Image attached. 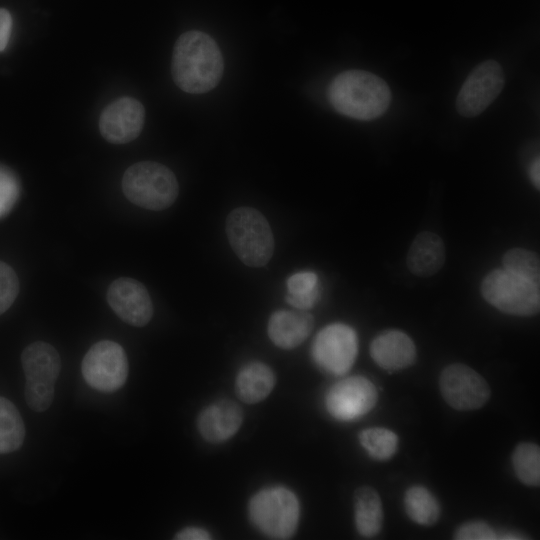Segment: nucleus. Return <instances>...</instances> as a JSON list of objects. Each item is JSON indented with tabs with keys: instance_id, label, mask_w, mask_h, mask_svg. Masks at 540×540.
<instances>
[{
	"instance_id": "17",
	"label": "nucleus",
	"mask_w": 540,
	"mask_h": 540,
	"mask_svg": "<svg viewBox=\"0 0 540 540\" xmlns=\"http://www.w3.org/2000/svg\"><path fill=\"white\" fill-rule=\"evenodd\" d=\"M313 326L314 318L305 310H277L269 318L267 332L274 345L290 350L308 338Z\"/></svg>"
},
{
	"instance_id": "28",
	"label": "nucleus",
	"mask_w": 540,
	"mask_h": 540,
	"mask_svg": "<svg viewBox=\"0 0 540 540\" xmlns=\"http://www.w3.org/2000/svg\"><path fill=\"white\" fill-rule=\"evenodd\" d=\"M21 192V185L16 173L0 163V219L10 213Z\"/></svg>"
},
{
	"instance_id": "23",
	"label": "nucleus",
	"mask_w": 540,
	"mask_h": 540,
	"mask_svg": "<svg viewBox=\"0 0 540 540\" xmlns=\"http://www.w3.org/2000/svg\"><path fill=\"white\" fill-rule=\"evenodd\" d=\"M287 302L296 309L308 310L319 299V283L316 273L301 271L291 275L286 282Z\"/></svg>"
},
{
	"instance_id": "29",
	"label": "nucleus",
	"mask_w": 540,
	"mask_h": 540,
	"mask_svg": "<svg viewBox=\"0 0 540 540\" xmlns=\"http://www.w3.org/2000/svg\"><path fill=\"white\" fill-rule=\"evenodd\" d=\"M19 293V280L15 271L0 261V315L7 311Z\"/></svg>"
},
{
	"instance_id": "12",
	"label": "nucleus",
	"mask_w": 540,
	"mask_h": 540,
	"mask_svg": "<svg viewBox=\"0 0 540 540\" xmlns=\"http://www.w3.org/2000/svg\"><path fill=\"white\" fill-rule=\"evenodd\" d=\"M505 83L502 66L495 60L477 65L463 83L457 98L456 109L461 116L475 117L496 100Z\"/></svg>"
},
{
	"instance_id": "4",
	"label": "nucleus",
	"mask_w": 540,
	"mask_h": 540,
	"mask_svg": "<svg viewBox=\"0 0 540 540\" xmlns=\"http://www.w3.org/2000/svg\"><path fill=\"white\" fill-rule=\"evenodd\" d=\"M231 248L250 267H262L274 252V238L266 218L256 209L239 207L226 220Z\"/></svg>"
},
{
	"instance_id": "30",
	"label": "nucleus",
	"mask_w": 540,
	"mask_h": 540,
	"mask_svg": "<svg viewBox=\"0 0 540 540\" xmlns=\"http://www.w3.org/2000/svg\"><path fill=\"white\" fill-rule=\"evenodd\" d=\"M12 31V16L5 8H0V52L4 51L9 43Z\"/></svg>"
},
{
	"instance_id": "10",
	"label": "nucleus",
	"mask_w": 540,
	"mask_h": 540,
	"mask_svg": "<svg viewBox=\"0 0 540 540\" xmlns=\"http://www.w3.org/2000/svg\"><path fill=\"white\" fill-rule=\"evenodd\" d=\"M378 391L364 376H350L333 384L325 393L327 413L339 422L356 421L367 415L377 404Z\"/></svg>"
},
{
	"instance_id": "18",
	"label": "nucleus",
	"mask_w": 540,
	"mask_h": 540,
	"mask_svg": "<svg viewBox=\"0 0 540 540\" xmlns=\"http://www.w3.org/2000/svg\"><path fill=\"white\" fill-rule=\"evenodd\" d=\"M446 250L443 240L436 233L420 232L412 241L407 253V266L419 277H430L444 265Z\"/></svg>"
},
{
	"instance_id": "31",
	"label": "nucleus",
	"mask_w": 540,
	"mask_h": 540,
	"mask_svg": "<svg viewBox=\"0 0 540 540\" xmlns=\"http://www.w3.org/2000/svg\"><path fill=\"white\" fill-rule=\"evenodd\" d=\"M174 539L177 540H209L211 534L201 527H186L176 533Z\"/></svg>"
},
{
	"instance_id": "24",
	"label": "nucleus",
	"mask_w": 540,
	"mask_h": 540,
	"mask_svg": "<svg viewBox=\"0 0 540 540\" xmlns=\"http://www.w3.org/2000/svg\"><path fill=\"white\" fill-rule=\"evenodd\" d=\"M358 440L367 455L377 461L391 459L398 450V435L385 427H370L362 430Z\"/></svg>"
},
{
	"instance_id": "3",
	"label": "nucleus",
	"mask_w": 540,
	"mask_h": 540,
	"mask_svg": "<svg viewBox=\"0 0 540 540\" xmlns=\"http://www.w3.org/2000/svg\"><path fill=\"white\" fill-rule=\"evenodd\" d=\"M300 502L284 486H270L257 491L249 500L248 517L253 526L271 539H289L298 528Z\"/></svg>"
},
{
	"instance_id": "15",
	"label": "nucleus",
	"mask_w": 540,
	"mask_h": 540,
	"mask_svg": "<svg viewBox=\"0 0 540 540\" xmlns=\"http://www.w3.org/2000/svg\"><path fill=\"white\" fill-rule=\"evenodd\" d=\"M243 423L240 406L229 399H220L204 407L197 417V429L202 438L212 444L231 439Z\"/></svg>"
},
{
	"instance_id": "14",
	"label": "nucleus",
	"mask_w": 540,
	"mask_h": 540,
	"mask_svg": "<svg viewBox=\"0 0 540 540\" xmlns=\"http://www.w3.org/2000/svg\"><path fill=\"white\" fill-rule=\"evenodd\" d=\"M107 301L124 322L142 327L153 315V304L145 286L133 278L114 280L107 290Z\"/></svg>"
},
{
	"instance_id": "21",
	"label": "nucleus",
	"mask_w": 540,
	"mask_h": 540,
	"mask_svg": "<svg viewBox=\"0 0 540 540\" xmlns=\"http://www.w3.org/2000/svg\"><path fill=\"white\" fill-rule=\"evenodd\" d=\"M407 516L421 526H432L440 518L441 506L436 496L423 485H412L403 498Z\"/></svg>"
},
{
	"instance_id": "26",
	"label": "nucleus",
	"mask_w": 540,
	"mask_h": 540,
	"mask_svg": "<svg viewBox=\"0 0 540 540\" xmlns=\"http://www.w3.org/2000/svg\"><path fill=\"white\" fill-rule=\"evenodd\" d=\"M503 268L529 281L539 283L540 261L536 253L524 248H512L502 258Z\"/></svg>"
},
{
	"instance_id": "7",
	"label": "nucleus",
	"mask_w": 540,
	"mask_h": 540,
	"mask_svg": "<svg viewBox=\"0 0 540 540\" xmlns=\"http://www.w3.org/2000/svg\"><path fill=\"white\" fill-rule=\"evenodd\" d=\"M483 298L499 311L515 316H532L540 309V288L506 269H494L481 283Z\"/></svg>"
},
{
	"instance_id": "27",
	"label": "nucleus",
	"mask_w": 540,
	"mask_h": 540,
	"mask_svg": "<svg viewBox=\"0 0 540 540\" xmlns=\"http://www.w3.org/2000/svg\"><path fill=\"white\" fill-rule=\"evenodd\" d=\"M457 540H495L523 539L521 534L514 532H499L482 521H470L462 524L455 532Z\"/></svg>"
},
{
	"instance_id": "8",
	"label": "nucleus",
	"mask_w": 540,
	"mask_h": 540,
	"mask_svg": "<svg viewBox=\"0 0 540 540\" xmlns=\"http://www.w3.org/2000/svg\"><path fill=\"white\" fill-rule=\"evenodd\" d=\"M357 354V334L344 323H332L322 328L311 347V356L317 367L337 376L351 369Z\"/></svg>"
},
{
	"instance_id": "9",
	"label": "nucleus",
	"mask_w": 540,
	"mask_h": 540,
	"mask_svg": "<svg viewBox=\"0 0 540 540\" xmlns=\"http://www.w3.org/2000/svg\"><path fill=\"white\" fill-rule=\"evenodd\" d=\"M81 370L89 386L101 392H114L124 385L128 376L126 353L114 341H99L85 354Z\"/></svg>"
},
{
	"instance_id": "2",
	"label": "nucleus",
	"mask_w": 540,
	"mask_h": 540,
	"mask_svg": "<svg viewBox=\"0 0 540 540\" xmlns=\"http://www.w3.org/2000/svg\"><path fill=\"white\" fill-rule=\"evenodd\" d=\"M327 96L338 113L364 121L380 117L391 102V91L387 83L364 70L339 73L331 81Z\"/></svg>"
},
{
	"instance_id": "6",
	"label": "nucleus",
	"mask_w": 540,
	"mask_h": 540,
	"mask_svg": "<svg viewBox=\"0 0 540 540\" xmlns=\"http://www.w3.org/2000/svg\"><path fill=\"white\" fill-rule=\"evenodd\" d=\"M25 374V399L35 412H44L54 399V385L61 369L60 356L49 343L29 344L21 354Z\"/></svg>"
},
{
	"instance_id": "5",
	"label": "nucleus",
	"mask_w": 540,
	"mask_h": 540,
	"mask_svg": "<svg viewBox=\"0 0 540 540\" xmlns=\"http://www.w3.org/2000/svg\"><path fill=\"white\" fill-rule=\"evenodd\" d=\"M122 189L129 201L153 211L171 206L179 192L174 173L165 165L152 161L128 167L123 175Z\"/></svg>"
},
{
	"instance_id": "22",
	"label": "nucleus",
	"mask_w": 540,
	"mask_h": 540,
	"mask_svg": "<svg viewBox=\"0 0 540 540\" xmlns=\"http://www.w3.org/2000/svg\"><path fill=\"white\" fill-rule=\"evenodd\" d=\"M25 438L23 419L8 399L0 396V454L18 450Z\"/></svg>"
},
{
	"instance_id": "16",
	"label": "nucleus",
	"mask_w": 540,
	"mask_h": 540,
	"mask_svg": "<svg viewBox=\"0 0 540 540\" xmlns=\"http://www.w3.org/2000/svg\"><path fill=\"white\" fill-rule=\"evenodd\" d=\"M370 355L383 370L396 372L415 362L416 347L406 333L395 329L385 330L372 340Z\"/></svg>"
},
{
	"instance_id": "20",
	"label": "nucleus",
	"mask_w": 540,
	"mask_h": 540,
	"mask_svg": "<svg viewBox=\"0 0 540 540\" xmlns=\"http://www.w3.org/2000/svg\"><path fill=\"white\" fill-rule=\"evenodd\" d=\"M354 523L359 535L371 538L378 535L383 526V506L379 493L370 486L356 489L353 497Z\"/></svg>"
},
{
	"instance_id": "13",
	"label": "nucleus",
	"mask_w": 540,
	"mask_h": 540,
	"mask_svg": "<svg viewBox=\"0 0 540 540\" xmlns=\"http://www.w3.org/2000/svg\"><path fill=\"white\" fill-rule=\"evenodd\" d=\"M145 109L132 97H121L104 108L99 119L101 135L110 143L125 144L139 136Z\"/></svg>"
},
{
	"instance_id": "11",
	"label": "nucleus",
	"mask_w": 540,
	"mask_h": 540,
	"mask_svg": "<svg viewBox=\"0 0 540 540\" xmlns=\"http://www.w3.org/2000/svg\"><path fill=\"white\" fill-rule=\"evenodd\" d=\"M439 389L445 402L458 411L479 409L490 398V388L486 380L462 363L450 364L441 371Z\"/></svg>"
},
{
	"instance_id": "1",
	"label": "nucleus",
	"mask_w": 540,
	"mask_h": 540,
	"mask_svg": "<svg viewBox=\"0 0 540 540\" xmlns=\"http://www.w3.org/2000/svg\"><path fill=\"white\" fill-rule=\"evenodd\" d=\"M223 69L222 53L210 35L191 30L179 36L173 48L171 73L181 90L206 93L220 82Z\"/></svg>"
},
{
	"instance_id": "32",
	"label": "nucleus",
	"mask_w": 540,
	"mask_h": 540,
	"mask_svg": "<svg viewBox=\"0 0 540 540\" xmlns=\"http://www.w3.org/2000/svg\"><path fill=\"white\" fill-rule=\"evenodd\" d=\"M539 169H540V160L539 158L537 157L536 159H534V161L532 162L530 168H529V176H530V179L533 183V185L539 189L540 187V175H539Z\"/></svg>"
},
{
	"instance_id": "25",
	"label": "nucleus",
	"mask_w": 540,
	"mask_h": 540,
	"mask_svg": "<svg viewBox=\"0 0 540 540\" xmlns=\"http://www.w3.org/2000/svg\"><path fill=\"white\" fill-rule=\"evenodd\" d=\"M512 467L518 480L526 486L540 484V448L532 442L519 443L512 453Z\"/></svg>"
},
{
	"instance_id": "19",
	"label": "nucleus",
	"mask_w": 540,
	"mask_h": 540,
	"mask_svg": "<svg viewBox=\"0 0 540 540\" xmlns=\"http://www.w3.org/2000/svg\"><path fill=\"white\" fill-rule=\"evenodd\" d=\"M275 383V374L267 364L252 361L238 371L235 379V392L241 401L247 404H256L269 396Z\"/></svg>"
}]
</instances>
